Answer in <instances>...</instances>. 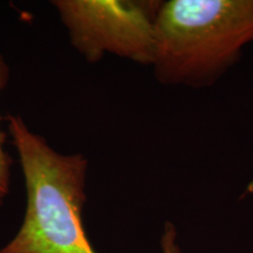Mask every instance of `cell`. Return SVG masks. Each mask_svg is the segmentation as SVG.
I'll return each mask as SVG.
<instances>
[{"label": "cell", "mask_w": 253, "mask_h": 253, "mask_svg": "<svg viewBox=\"0 0 253 253\" xmlns=\"http://www.w3.org/2000/svg\"><path fill=\"white\" fill-rule=\"evenodd\" d=\"M26 189L23 224L0 253H96L84 226L88 162L53 149L19 115H8Z\"/></svg>", "instance_id": "cell-1"}, {"label": "cell", "mask_w": 253, "mask_h": 253, "mask_svg": "<svg viewBox=\"0 0 253 253\" xmlns=\"http://www.w3.org/2000/svg\"><path fill=\"white\" fill-rule=\"evenodd\" d=\"M253 43V0H170L155 21V77L208 86Z\"/></svg>", "instance_id": "cell-2"}, {"label": "cell", "mask_w": 253, "mask_h": 253, "mask_svg": "<svg viewBox=\"0 0 253 253\" xmlns=\"http://www.w3.org/2000/svg\"><path fill=\"white\" fill-rule=\"evenodd\" d=\"M162 1L153 0H55L71 43L86 61L106 54L153 65L155 21Z\"/></svg>", "instance_id": "cell-3"}, {"label": "cell", "mask_w": 253, "mask_h": 253, "mask_svg": "<svg viewBox=\"0 0 253 253\" xmlns=\"http://www.w3.org/2000/svg\"><path fill=\"white\" fill-rule=\"evenodd\" d=\"M9 81V67L2 55H0V90H2L7 86ZM1 121V116H0ZM6 140V132L2 131L0 126V205L2 204L6 196L9 192L11 185V168L13 164V160L6 153L4 145Z\"/></svg>", "instance_id": "cell-4"}, {"label": "cell", "mask_w": 253, "mask_h": 253, "mask_svg": "<svg viewBox=\"0 0 253 253\" xmlns=\"http://www.w3.org/2000/svg\"><path fill=\"white\" fill-rule=\"evenodd\" d=\"M161 249L162 253H181L177 244V231L171 223H166L163 235L161 237Z\"/></svg>", "instance_id": "cell-5"}, {"label": "cell", "mask_w": 253, "mask_h": 253, "mask_svg": "<svg viewBox=\"0 0 253 253\" xmlns=\"http://www.w3.org/2000/svg\"><path fill=\"white\" fill-rule=\"evenodd\" d=\"M251 190H253V183L251 184Z\"/></svg>", "instance_id": "cell-6"}]
</instances>
